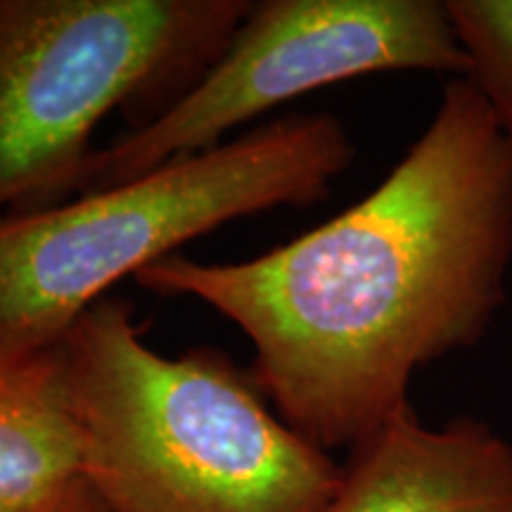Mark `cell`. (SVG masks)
<instances>
[{"mask_svg":"<svg viewBox=\"0 0 512 512\" xmlns=\"http://www.w3.org/2000/svg\"><path fill=\"white\" fill-rule=\"evenodd\" d=\"M81 479L110 512H320L344 467L219 349L162 356L100 299L60 339Z\"/></svg>","mask_w":512,"mask_h":512,"instance_id":"7a4b0ae2","label":"cell"},{"mask_svg":"<svg viewBox=\"0 0 512 512\" xmlns=\"http://www.w3.org/2000/svg\"><path fill=\"white\" fill-rule=\"evenodd\" d=\"M467 79L512 143V0H448Z\"/></svg>","mask_w":512,"mask_h":512,"instance_id":"ba28073f","label":"cell"},{"mask_svg":"<svg viewBox=\"0 0 512 512\" xmlns=\"http://www.w3.org/2000/svg\"><path fill=\"white\" fill-rule=\"evenodd\" d=\"M512 264V143L458 76L387 178L335 219L228 264L166 256L136 283L233 320L254 382L323 451L411 406L420 368L475 347Z\"/></svg>","mask_w":512,"mask_h":512,"instance_id":"6da1fadb","label":"cell"},{"mask_svg":"<svg viewBox=\"0 0 512 512\" xmlns=\"http://www.w3.org/2000/svg\"><path fill=\"white\" fill-rule=\"evenodd\" d=\"M46 512H110L102 505L91 489H88L86 482H76L72 489L64 494L60 501H57L53 508Z\"/></svg>","mask_w":512,"mask_h":512,"instance_id":"9c48e42d","label":"cell"},{"mask_svg":"<svg viewBox=\"0 0 512 512\" xmlns=\"http://www.w3.org/2000/svg\"><path fill=\"white\" fill-rule=\"evenodd\" d=\"M83 472L62 344L0 354V512H46Z\"/></svg>","mask_w":512,"mask_h":512,"instance_id":"52a82bcc","label":"cell"},{"mask_svg":"<svg viewBox=\"0 0 512 512\" xmlns=\"http://www.w3.org/2000/svg\"><path fill=\"white\" fill-rule=\"evenodd\" d=\"M252 5L0 0V221L79 195L100 121L157 117L219 60Z\"/></svg>","mask_w":512,"mask_h":512,"instance_id":"277c9868","label":"cell"},{"mask_svg":"<svg viewBox=\"0 0 512 512\" xmlns=\"http://www.w3.org/2000/svg\"><path fill=\"white\" fill-rule=\"evenodd\" d=\"M382 72L467 74L446 3L264 0L254 3L202 79L88 162L81 192L221 145L233 128L335 83Z\"/></svg>","mask_w":512,"mask_h":512,"instance_id":"5b68a950","label":"cell"},{"mask_svg":"<svg viewBox=\"0 0 512 512\" xmlns=\"http://www.w3.org/2000/svg\"><path fill=\"white\" fill-rule=\"evenodd\" d=\"M342 467L320 512H512V444L475 418L432 427L406 406Z\"/></svg>","mask_w":512,"mask_h":512,"instance_id":"8992f818","label":"cell"},{"mask_svg":"<svg viewBox=\"0 0 512 512\" xmlns=\"http://www.w3.org/2000/svg\"><path fill=\"white\" fill-rule=\"evenodd\" d=\"M332 114H292L245 136L0 221V354L53 347L126 275L230 221L309 207L354 162Z\"/></svg>","mask_w":512,"mask_h":512,"instance_id":"3957f363","label":"cell"}]
</instances>
